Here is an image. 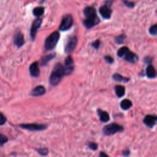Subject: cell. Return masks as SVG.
Here are the masks:
<instances>
[{
    "instance_id": "cell-1",
    "label": "cell",
    "mask_w": 157,
    "mask_h": 157,
    "mask_svg": "<svg viewBox=\"0 0 157 157\" xmlns=\"http://www.w3.org/2000/svg\"><path fill=\"white\" fill-rule=\"evenodd\" d=\"M83 14L85 19L83 21V24L86 29H90L99 23V18L97 15L96 9L94 7H86L83 10Z\"/></svg>"
},
{
    "instance_id": "cell-12",
    "label": "cell",
    "mask_w": 157,
    "mask_h": 157,
    "mask_svg": "<svg viewBox=\"0 0 157 157\" xmlns=\"http://www.w3.org/2000/svg\"><path fill=\"white\" fill-rule=\"evenodd\" d=\"M23 34L20 31H17L13 36V44L18 48L23 46L25 44Z\"/></svg>"
},
{
    "instance_id": "cell-11",
    "label": "cell",
    "mask_w": 157,
    "mask_h": 157,
    "mask_svg": "<svg viewBox=\"0 0 157 157\" xmlns=\"http://www.w3.org/2000/svg\"><path fill=\"white\" fill-rule=\"evenodd\" d=\"M156 120L157 117L156 115H147L143 120V123L148 128H153L156 124Z\"/></svg>"
},
{
    "instance_id": "cell-2",
    "label": "cell",
    "mask_w": 157,
    "mask_h": 157,
    "mask_svg": "<svg viewBox=\"0 0 157 157\" xmlns=\"http://www.w3.org/2000/svg\"><path fill=\"white\" fill-rule=\"evenodd\" d=\"M65 75L64 66L61 63H56L49 77V82L52 86L57 85Z\"/></svg>"
},
{
    "instance_id": "cell-7",
    "label": "cell",
    "mask_w": 157,
    "mask_h": 157,
    "mask_svg": "<svg viewBox=\"0 0 157 157\" xmlns=\"http://www.w3.org/2000/svg\"><path fill=\"white\" fill-rule=\"evenodd\" d=\"M78 39L75 36H72L69 37L64 47V52L66 53H70L73 52L77 47Z\"/></svg>"
},
{
    "instance_id": "cell-8",
    "label": "cell",
    "mask_w": 157,
    "mask_h": 157,
    "mask_svg": "<svg viewBox=\"0 0 157 157\" xmlns=\"http://www.w3.org/2000/svg\"><path fill=\"white\" fill-rule=\"evenodd\" d=\"M20 126L21 128L28 129L32 131H42L47 128V126L44 124H38V123H29V124H21Z\"/></svg>"
},
{
    "instance_id": "cell-21",
    "label": "cell",
    "mask_w": 157,
    "mask_h": 157,
    "mask_svg": "<svg viewBox=\"0 0 157 157\" xmlns=\"http://www.w3.org/2000/svg\"><path fill=\"white\" fill-rule=\"evenodd\" d=\"M132 105V102L128 99H123L121 103H120V107L123 110H126L128 109H129Z\"/></svg>"
},
{
    "instance_id": "cell-5",
    "label": "cell",
    "mask_w": 157,
    "mask_h": 157,
    "mask_svg": "<svg viewBox=\"0 0 157 157\" xmlns=\"http://www.w3.org/2000/svg\"><path fill=\"white\" fill-rule=\"evenodd\" d=\"M112 0H107L99 7V13L104 19L108 20L110 18L112 13V10L110 7L112 4Z\"/></svg>"
},
{
    "instance_id": "cell-26",
    "label": "cell",
    "mask_w": 157,
    "mask_h": 157,
    "mask_svg": "<svg viewBox=\"0 0 157 157\" xmlns=\"http://www.w3.org/2000/svg\"><path fill=\"white\" fill-rule=\"evenodd\" d=\"M149 33L152 36H156L157 34V25L154 24L153 25L151 26L149 28Z\"/></svg>"
},
{
    "instance_id": "cell-31",
    "label": "cell",
    "mask_w": 157,
    "mask_h": 157,
    "mask_svg": "<svg viewBox=\"0 0 157 157\" xmlns=\"http://www.w3.org/2000/svg\"><path fill=\"white\" fill-rule=\"evenodd\" d=\"M104 59L108 63V64H112L113 63V59L109 55H106L104 56Z\"/></svg>"
},
{
    "instance_id": "cell-27",
    "label": "cell",
    "mask_w": 157,
    "mask_h": 157,
    "mask_svg": "<svg viewBox=\"0 0 157 157\" xmlns=\"http://www.w3.org/2000/svg\"><path fill=\"white\" fill-rule=\"evenodd\" d=\"M87 146L90 149H91L92 150H96L98 149V144L95 142H88Z\"/></svg>"
},
{
    "instance_id": "cell-34",
    "label": "cell",
    "mask_w": 157,
    "mask_h": 157,
    "mask_svg": "<svg viewBox=\"0 0 157 157\" xmlns=\"http://www.w3.org/2000/svg\"><path fill=\"white\" fill-rule=\"evenodd\" d=\"M122 154L124 156H128L130 154V151L129 150H128V149L125 150H123L122 151Z\"/></svg>"
},
{
    "instance_id": "cell-18",
    "label": "cell",
    "mask_w": 157,
    "mask_h": 157,
    "mask_svg": "<svg viewBox=\"0 0 157 157\" xmlns=\"http://www.w3.org/2000/svg\"><path fill=\"white\" fill-rule=\"evenodd\" d=\"M115 92L118 98H122L125 94V87L123 85H116L115 86Z\"/></svg>"
},
{
    "instance_id": "cell-25",
    "label": "cell",
    "mask_w": 157,
    "mask_h": 157,
    "mask_svg": "<svg viewBox=\"0 0 157 157\" xmlns=\"http://www.w3.org/2000/svg\"><path fill=\"white\" fill-rule=\"evenodd\" d=\"M36 150L42 156H46L48 153V150L47 148H39L36 149Z\"/></svg>"
},
{
    "instance_id": "cell-15",
    "label": "cell",
    "mask_w": 157,
    "mask_h": 157,
    "mask_svg": "<svg viewBox=\"0 0 157 157\" xmlns=\"http://www.w3.org/2000/svg\"><path fill=\"white\" fill-rule=\"evenodd\" d=\"M45 88L42 85H38L36 86L31 92V95L33 96H40L45 94Z\"/></svg>"
},
{
    "instance_id": "cell-4",
    "label": "cell",
    "mask_w": 157,
    "mask_h": 157,
    "mask_svg": "<svg viewBox=\"0 0 157 157\" xmlns=\"http://www.w3.org/2000/svg\"><path fill=\"white\" fill-rule=\"evenodd\" d=\"M124 131V127L116 123H112L104 126L103 133L106 136H112L117 132H121Z\"/></svg>"
},
{
    "instance_id": "cell-16",
    "label": "cell",
    "mask_w": 157,
    "mask_h": 157,
    "mask_svg": "<svg viewBox=\"0 0 157 157\" xmlns=\"http://www.w3.org/2000/svg\"><path fill=\"white\" fill-rule=\"evenodd\" d=\"M97 112H98V115L99 117V120L101 122L107 123L110 120V116L106 111L102 110L100 109H98Z\"/></svg>"
},
{
    "instance_id": "cell-9",
    "label": "cell",
    "mask_w": 157,
    "mask_h": 157,
    "mask_svg": "<svg viewBox=\"0 0 157 157\" xmlns=\"http://www.w3.org/2000/svg\"><path fill=\"white\" fill-rule=\"evenodd\" d=\"M42 23V20L39 17L36 18L33 22L31 27V29H30V36L33 40L35 39L37 31L40 28Z\"/></svg>"
},
{
    "instance_id": "cell-6",
    "label": "cell",
    "mask_w": 157,
    "mask_h": 157,
    "mask_svg": "<svg viewBox=\"0 0 157 157\" xmlns=\"http://www.w3.org/2000/svg\"><path fill=\"white\" fill-rule=\"evenodd\" d=\"M73 25V18L71 15L66 14L62 18L61 21L59 26V30L61 31H66L69 30Z\"/></svg>"
},
{
    "instance_id": "cell-24",
    "label": "cell",
    "mask_w": 157,
    "mask_h": 157,
    "mask_svg": "<svg viewBox=\"0 0 157 157\" xmlns=\"http://www.w3.org/2000/svg\"><path fill=\"white\" fill-rule=\"evenodd\" d=\"M129 48L124 46L123 47L121 48H120L118 51H117V56L121 58L123 56H124V55L128 52V51L129 50Z\"/></svg>"
},
{
    "instance_id": "cell-14",
    "label": "cell",
    "mask_w": 157,
    "mask_h": 157,
    "mask_svg": "<svg viewBox=\"0 0 157 157\" xmlns=\"http://www.w3.org/2000/svg\"><path fill=\"white\" fill-rule=\"evenodd\" d=\"M124 59L131 63H135L138 60V56L134 52H131L130 50L128 51V52L124 55Z\"/></svg>"
},
{
    "instance_id": "cell-3",
    "label": "cell",
    "mask_w": 157,
    "mask_h": 157,
    "mask_svg": "<svg viewBox=\"0 0 157 157\" xmlns=\"http://www.w3.org/2000/svg\"><path fill=\"white\" fill-rule=\"evenodd\" d=\"M60 35L58 31H54L50 34L45 39L44 43L45 49L47 51L53 50L56 45Z\"/></svg>"
},
{
    "instance_id": "cell-33",
    "label": "cell",
    "mask_w": 157,
    "mask_h": 157,
    "mask_svg": "<svg viewBox=\"0 0 157 157\" xmlns=\"http://www.w3.org/2000/svg\"><path fill=\"white\" fill-rule=\"evenodd\" d=\"M153 61V58L150 56H147L144 58V62L146 64H150Z\"/></svg>"
},
{
    "instance_id": "cell-13",
    "label": "cell",
    "mask_w": 157,
    "mask_h": 157,
    "mask_svg": "<svg viewBox=\"0 0 157 157\" xmlns=\"http://www.w3.org/2000/svg\"><path fill=\"white\" fill-rule=\"evenodd\" d=\"M30 75L33 77H38L40 74V70L39 68V64L37 61L33 63L29 68Z\"/></svg>"
},
{
    "instance_id": "cell-10",
    "label": "cell",
    "mask_w": 157,
    "mask_h": 157,
    "mask_svg": "<svg viewBox=\"0 0 157 157\" xmlns=\"http://www.w3.org/2000/svg\"><path fill=\"white\" fill-rule=\"evenodd\" d=\"M74 61L71 55H69L66 57L65 61H64V74L66 75H70L74 71Z\"/></svg>"
},
{
    "instance_id": "cell-32",
    "label": "cell",
    "mask_w": 157,
    "mask_h": 157,
    "mask_svg": "<svg viewBox=\"0 0 157 157\" xmlns=\"http://www.w3.org/2000/svg\"><path fill=\"white\" fill-rule=\"evenodd\" d=\"M6 120L5 116L2 113H0V125L4 124L6 122Z\"/></svg>"
},
{
    "instance_id": "cell-17",
    "label": "cell",
    "mask_w": 157,
    "mask_h": 157,
    "mask_svg": "<svg viewBox=\"0 0 157 157\" xmlns=\"http://www.w3.org/2000/svg\"><path fill=\"white\" fill-rule=\"evenodd\" d=\"M146 75L149 78H154L156 77V71L155 67L151 64H148L146 68Z\"/></svg>"
},
{
    "instance_id": "cell-23",
    "label": "cell",
    "mask_w": 157,
    "mask_h": 157,
    "mask_svg": "<svg viewBox=\"0 0 157 157\" xmlns=\"http://www.w3.org/2000/svg\"><path fill=\"white\" fill-rule=\"evenodd\" d=\"M126 38V36L124 34H121L115 37V42H116V44L118 45H121L124 43Z\"/></svg>"
},
{
    "instance_id": "cell-29",
    "label": "cell",
    "mask_w": 157,
    "mask_h": 157,
    "mask_svg": "<svg viewBox=\"0 0 157 157\" xmlns=\"http://www.w3.org/2000/svg\"><path fill=\"white\" fill-rule=\"evenodd\" d=\"M123 4L128 7L129 8H133L135 6V3L133 2H131V1H128V0H121Z\"/></svg>"
},
{
    "instance_id": "cell-19",
    "label": "cell",
    "mask_w": 157,
    "mask_h": 157,
    "mask_svg": "<svg viewBox=\"0 0 157 157\" xmlns=\"http://www.w3.org/2000/svg\"><path fill=\"white\" fill-rule=\"evenodd\" d=\"M112 78L116 82H123V83H127L130 80L129 78L124 77V76L120 75V74H117V73H116L112 75Z\"/></svg>"
},
{
    "instance_id": "cell-35",
    "label": "cell",
    "mask_w": 157,
    "mask_h": 157,
    "mask_svg": "<svg viewBox=\"0 0 157 157\" xmlns=\"http://www.w3.org/2000/svg\"><path fill=\"white\" fill-rule=\"evenodd\" d=\"M99 156L100 157H101V156H108V155H107L106 153H105L104 152H102V151L100 152Z\"/></svg>"
},
{
    "instance_id": "cell-28",
    "label": "cell",
    "mask_w": 157,
    "mask_h": 157,
    "mask_svg": "<svg viewBox=\"0 0 157 157\" xmlns=\"http://www.w3.org/2000/svg\"><path fill=\"white\" fill-rule=\"evenodd\" d=\"M8 140L7 137L2 134L0 133V146H2Z\"/></svg>"
},
{
    "instance_id": "cell-20",
    "label": "cell",
    "mask_w": 157,
    "mask_h": 157,
    "mask_svg": "<svg viewBox=\"0 0 157 157\" xmlns=\"http://www.w3.org/2000/svg\"><path fill=\"white\" fill-rule=\"evenodd\" d=\"M56 56V53H51V54H48L46 56H44L40 60V65L44 66L47 64V63L51 61L53 58H54Z\"/></svg>"
},
{
    "instance_id": "cell-22",
    "label": "cell",
    "mask_w": 157,
    "mask_h": 157,
    "mask_svg": "<svg viewBox=\"0 0 157 157\" xmlns=\"http://www.w3.org/2000/svg\"><path fill=\"white\" fill-rule=\"evenodd\" d=\"M44 10L45 9L43 7H36L33 10V13L35 17H39L44 14Z\"/></svg>"
},
{
    "instance_id": "cell-30",
    "label": "cell",
    "mask_w": 157,
    "mask_h": 157,
    "mask_svg": "<svg viewBox=\"0 0 157 157\" xmlns=\"http://www.w3.org/2000/svg\"><path fill=\"white\" fill-rule=\"evenodd\" d=\"M100 44H101V41H100V40L97 39V40H96L95 41H94L93 42L91 43V46H92L94 48H95V49L97 50V49L99 48V46H100Z\"/></svg>"
}]
</instances>
